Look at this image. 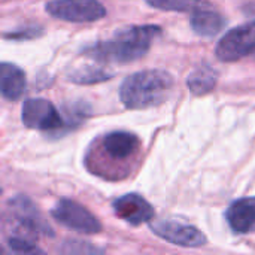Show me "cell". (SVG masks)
I'll list each match as a JSON object with an SVG mask.
<instances>
[{
  "instance_id": "obj_1",
  "label": "cell",
  "mask_w": 255,
  "mask_h": 255,
  "mask_svg": "<svg viewBox=\"0 0 255 255\" xmlns=\"http://www.w3.org/2000/svg\"><path fill=\"white\" fill-rule=\"evenodd\" d=\"M161 34L158 25H130L115 31L109 40H102L84 48V54L102 64L118 63L126 64L146 55L152 42Z\"/></svg>"
},
{
  "instance_id": "obj_2",
  "label": "cell",
  "mask_w": 255,
  "mask_h": 255,
  "mask_svg": "<svg viewBox=\"0 0 255 255\" xmlns=\"http://www.w3.org/2000/svg\"><path fill=\"white\" fill-rule=\"evenodd\" d=\"M175 87L173 76L160 69H148L127 76L120 87V99L127 109L140 111L164 103Z\"/></svg>"
},
{
  "instance_id": "obj_3",
  "label": "cell",
  "mask_w": 255,
  "mask_h": 255,
  "mask_svg": "<svg viewBox=\"0 0 255 255\" xmlns=\"http://www.w3.org/2000/svg\"><path fill=\"white\" fill-rule=\"evenodd\" d=\"M7 211L10 215V226L12 235L10 236H21L34 241L39 235L42 236H54L51 226L46 223L37 206L27 197V196H15L7 202Z\"/></svg>"
},
{
  "instance_id": "obj_4",
  "label": "cell",
  "mask_w": 255,
  "mask_h": 255,
  "mask_svg": "<svg viewBox=\"0 0 255 255\" xmlns=\"http://www.w3.org/2000/svg\"><path fill=\"white\" fill-rule=\"evenodd\" d=\"M21 120L27 128L40 130L54 136L66 133V120L52 102L46 99H28L22 103Z\"/></svg>"
},
{
  "instance_id": "obj_5",
  "label": "cell",
  "mask_w": 255,
  "mask_h": 255,
  "mask_svg": "<svg viewBox=\"0 0 255 255\" xmlns=\"http://www.w3.org/2000/svg\"><path fill=\"white\" fill-rule=\"evenodd\" d=\"M255 51V22L244 24L227 31L215 46V55L220 61L233 63Z\"/></svg>"
},
{
  "instance_id": "obj_6",
  "label": "cell",
  "mask_w": 255,
  "mask_h": 255,
  "mask_svg": "<svg viewBox=\"0 0 255 255\" xmlns=\"http://www.w3.org/2000/svg\"><path fill=\"white\" fill-rule=\"evenodd\" d=\"M45 10L58 19L69 22H93L106 15L105 6L99 0H51Z\"/></svg>"
},
{
  "instance_id": "obj_7",
  "label": "cell",
  "mask_w": 255,
  "mask_h": 255,
  "mask_svg": "<svg viewBox=\"0 0 255 255\" xmlns=\"http://www.w3.org/2000/svg\"><path fill=\"white\" fill-rule=\"evenodd\" d=\"M52 218L61 226L84 235H97L102 232V223L82 205L61 199L51 209Z\"/></svg>"
},
{
  "instance_id": "obj_8",
  "label": "cell",
  "mask_w": 255,
  "mask_h": 255,
  "mask_svg": "<svg viewBox=\"0 0 255 255\" xmlns=\"http://www.w3.org/2000/svg\"><path fill=\"white\" fill-rule=\"evenodd\" d=\"M151 230L160 239L182 248H200L208 242L203 232H200L197 227L178 221H157L151 224Z\"/></svg>"
},
{
  "instance_id": "obj_9",
  "label": "cell",
  "mask_w": 255,
  "mask_h": 255,
  "mask_svg": "<svg viewBox=\"0 0 255 255\" xmlns=\"http://www.w3.org/2000/svg\"><path fill=\"white\" fill-rule=\"evenodd\" d=\"M114 212L118 218L131 226H140L154 218V208L139 194L130 193L118 197L112 203Z\"/></svg>"
},
{
  "instance_id": "obj_10",
  "label": "cell",
  "mask_w": 255,
  "mask_h": 255,
  "mask_svg": "<svg viewBox=\"0 0 255 255\" xmlns=\"http://www.w3.org/2000/svg\"><path fill=\"white\" fill-rule=\"evenodd\" d=\"M100 148H103L108 157L117 161H124L134 157L140 149V139L134 133L117 130L103 136Z\"/></svg>"
},
{
  "instance_id": "obj_11",
  "label": "cell",
  "mask_w": 255,
  "mask_h": 255,
  "mask_svg": "<svg viewBox=\"0 0 255 255\" xmlns=\"http://www.w3.org/2000/svg\"><path fill=\"white\" fill-rule=\"evenodd\" d=\"M226 218L229 227L236 235L255 233V197H245L235 200L227 212Z\"/></svg>"
},
{
  "instance_id": "obj_12",
  "label": "cell",
  "mask_w": 255,
  "mask_h": 255,
  "mask_svg": "<svg viewBox=\"0 0 255 255\" xmlns=\"http://www.w3.org/2000/svg\"><path fill=\"white\" fill-rule=\"evenodd\" d=\"M27 78L21 67L13 63H1L0 66V91L6 100H19L25 91Z\"/></svg>"
},
{
  "instance_id": "obj_13",
  "label": "cell",
  "mask_w": 255,
  "mask_h": 255,
  "mask_svg": "<svg viewBox=\"0 0 255 255\" xmlns=\"http://www.w3.org/2000/svg\"><path fill=\"white\" fill-rule=\"evenodd\" d=\"M190 24L196 34L203 37H214L224 30L227 21L220 12L211 7H203L193 12Z\"/></svg>"
},
{
  "instance_id": "obj_14",
  "label": "cell",
  "mask_w": 255,
  "mask_h": 255,
  "mask_svg": "<svg viewBox=\"0 0 255 255\" xmlns=\"http://www.w3.org/2000/svg\"><path fill=\"white\" fill-rule=\"evenodd\" d=\"M111 78H114V73L109 72L108 69H105L102 66V63H99V61L84 63V64L75 66L67 72V76H66V79L69 82L79 84V85L100 84V82H105Z\"/></svg>"
},
{
  "instance_id": "obj_15",
  "label": "cell",
  "mask_w": 255,
  "mask_h": 255,
  "mask_svg": "<svg viewBox=\"0 0 255 255\" xmlns=\"http://www.w3.org/2000/svg\"><path fill=\"white\" fill-rule=\"evenodd\" d=\"M218 82V72L209 64H200L187 78V87L194 96H205L211 93Z\"/></svg>"
},
{
  "instance_id": "obj_16",
  "label": "cell",
  "mask_w": 255,
  "mask_h": 255,
  "mask_svg": "<svg viewBox=\"0 0 255 255\" xmlns=\"http://www.w3.org/2000/svg\"><path fill=\"white\" fill-rule=\"evenodd\" d=\"M149 6L160 10L172 12H196L203 7H211V1L206 0H143Z\"/></svg>"
},
{
  "instance_id": "obj_17",
  "label": "cell",
  "mask_w": 255,
  "mask_h": 255,
  "mask_svg": "<svg viewBox=\"0 0 255 255\" xmlns=\"http://www.w3.org/2000/svg\"><path fill=\"white\" fill-rule=\"evenodd\" d=\"M64 114H66V133L70 131L72 128L78 127L90 114L91 108L85 102H73L64 106Z\"/></svg>"
},
{
  "instance_id": "obj_18",
  "label": "cell",
  "mask_w": 255,
  "mask_h": 255,
  "mask_svg": "<svg viewBox=\"0 0 255 255\" xmlns=\"http://www.w3.org/2000/svg\"><path fill=\"white\" fill-rule=\"evenodd\" d=\"M7 247L18 254H42V250L36 247L34 241L21 236H10L7 241Z\"/></svg>"
},
{
  "instance_id": "obj_19",
  "label": "cell",
  "mask_w": 255,
  "mask_h": 255,
  "mask_svg": "<svg viewBox=\"0 0 255 255\" xmlns=\"http://www.w3.org/2000/svg\"><path fill=\"white\" fill-rule=\"evenodd\" d=\"M43 33L42 27L37 25H28V27H22L18 30H13L10 33H4L3 37L4 39H10V40H30L34 37H39Z\"/></svg>"
},
{
  "instance_id": "obj_20",
  "label": "cell",
  "mask_w": 255,
  "mask_h": 255,
  "mask_svg": "<svg viewBox=\"0 0 255 255\" xmlns=\"http://www.w3.org/2000/svg\"><path fill=\"white\" fill-rule=\"evenodd\" d=\"M64 253H103V250H99L87 242H78V241H69L64 244V248H63Z\"/></svg>"
},
{
  "instance_id": "obj_21",
  "label": "cell",
  "mask_w": 255,
  "mask_h": 255,
  "mask_svg": "<svg viewBox=\"0 0 255 255\" xmlns=\"http://www.w3.org/2000/svg\"><path fill=\"white\" fill-rule=\"evenodd\" d=\"M242 10H244V13H245V15H247L253 22H255V1L245 4Z\"/></svg>"
},
{
  "instance_id": "obj_22",
  "label": "cell",
  "mask_w": 255,
  "mask_h": 255,
  "mask_svg": "<svg viewBox=\"0 0 255 255\" xmlns=\"http://www.w3.org/2000/svg\"><path fill=\"white\" fill-rule=\"evenodd\" d=\"M254 55H255V51H254Z\"/></svg>"
}]
</instances>
